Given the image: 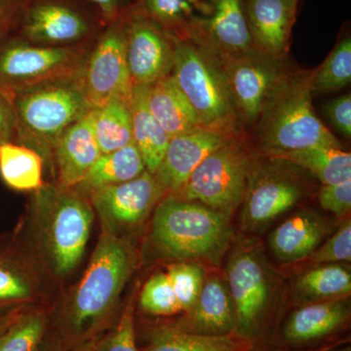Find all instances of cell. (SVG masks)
Here are the masks:
<instances>
[{"mask_svg": "<svg viewBox=\"0 0 351 351\" xmlns=\"http://www.w3.org/2000/svg\"><path fill=\"white\" fill-rule=\"evenodd\" d=\"M177 326L195 334L230 336L235 330V314L228 285L218 277L205 280L195 306Z\"/></svg>", "mask_w": 351, "mask_h": 351, "instance_id": "obj_18", "label": "cell"}, {"mask_svg": "<svg viewBox=\"0 0 351 351\" xmlns=\"http://www.w3.org/2000/svg\"><path fill=\"white\" fill-rule=\"evenodd\" d=\"M43 156L31 147L15 142L0 144V176L9 188L20 191L43 188Z\"/></svg>", "mask_w": 351, "mask_h": 351, "instance_id": "obj_27", "label": "cell"}, {"mask_svg": "<svg viewBox=\"0 0 351 351\" xmlns=\"http://www.w3.org/2000/svg\"><path fill=\"white\" fill-rule=\"evenodd\" d=\"M145 171L140 152L132 142L117 151L101 154L82 182L73 189L83 195H90L99 189L132 181Z\"/></svg>", "mask_w": 351, "mask_h": 351, "instance_id": "obj_25", "label": "cell"}, {"mask_svg": "<svg viewBox=\"0 0 351 351\" xmlns=\"http://www.w3.org/2000/svg\"><path fill=\"white\" fill-rule=\"evenodd\" d=\"M311 73L281 80L265 108L262 141L269 151H300L341 145L314 113Z\"/></svg>", "mask_w": 351, "mask_h": 351, "instance_id": "obj_5", "label": "cell"}, {"mask_svg": "<svg viewBox=\"0 0 351 351\" xmlns=\"http://www.w3.org/2000/svg\"><path fill=\"white\" fill-rule=\"evenodd\" d=\"M145 17L157 25L189 34L213 10L204 0H144Z\"/></svg>", "mask_w": 351, "mask_h": 351, "instance_id": "obj_29", "label": "cell"}, {"mask_svg": "<svg viewBox=\"0 0 351 351\" xmlns=\"http://www.w3.org/2000/svg\"><path fill=\"white\" fill-rule=\"evenodd\" d=\"M36 191L34 217L39 248L51 271L64 278L84 255L93 223V206L75 189L44 184Z\"/></svg>", "mask_w": 351, "mask_h": 351, "instance_id": "obj_3", "label": "cell"}, {"mask_svg": "<svg viewBox=\"0 0 351 351\" xmlns=\"http://www.w3.org/2000/svg\"><path fill=\"white\" fill-rule=\"evenodd\" d=\"M141 351H239V345L230 336H206L166 325L156 329Z\"/></svg>", "mask_w": 351, "mask_h": 351, "instance_id": "obj_32", "label": "cell"}, {"mask_svg": "<svg viewBox=\"0 0 351 351\" xmlns=\"http://www.w3.org/2000/svg\"><path fill=\"white\" fill-rule=\"evenodd\" d=\"M269 156L311 171L323 184L351 180V156L339 147H318L300 151H269Z\"/></svg>", "mask_w": 351, "mask_h": 351, "instance_id": "obj_26", "label": "cell"}, {"mask_svg": "<svg viewBox=\"0 0 351 351\" xmlns=\"http://www.w3.org/2000/svg\"><path fill=\"white\" fill-rule=\"evenodd\" d=\"M23 306L15 308L0 309V337L12 325L23 311Z\"/></svg>", "mask_w": 351, "mask_h": 351, "instance_id": "obj_43", "label": "cell"}, {"mask_svg": "<svg viewBox=\"0 0 351 351\" xmlns=\"http://www.w3.org/2000/svg\"><path fill=\"white\" fill-rule=\"evenodd\" d=\"M36 283L29 267L10 250L0 249V309L34 301Z\"/></svg>", "mask_w": 351, "mask_h": 351, "instance_id": "obj_31", "label": "cell"}, {"mask_svg": "<svg viewBox=\"0 0 351 351\" xmlns=\"http://www.w3.org/2000/svg\"><path fill=\"white\" fill-rule=\"evenodd\" d=\"M136 255L125 239L101 232L86 271L64 309L58 327L59 339L69 350L101 339L114 326L113 313L135 269Z\"/></svg>", "mask_w": 351, "mask_h": 351, "instance_id": "obj_1", "label": "cell"}, {"mask_svg": "<svg viewBox=\"0 0 351 351\" xmlns=\"http://www.w3.org/2000/svg\"><path fill=\"white\" fill-rule=\"evenodd\" d=\"M248 180V157L228 142L198 165L176 196L230 217L243 201Z\"/></svg>", "mask_w": 351, "mask_h": 351, "instance_id": "obj_8", "label": "cell"}, {"mask_svg": "<svg viewBox=\"0 0 351 351\" xmlns=\"http://www.w3.org/2000/svg\"><path fill=\"white\" fill-rule=\"evenodd\" d=\"M99 6L101 14L108 20H114L119 12V0H90Z\"/></svg>", "mask_w": 351, "mask_h": 351, "instance_id": "obj_44", "label": "cell"}, {"mask_svg": "<svg viewBox=\"0 0 351 351\" xmlns=\"http://www.w3.org/2000/svg\"><path fill=\"white\" fill-rule=\"evenodd\" d=\"M336 351H350V348H343V350H336Z\"/></svg>", "mask_w": 351, "mask_h": 351, "instance_id": "obj_47", "label": "cell"}, {"mask_svg": "<svg viewBox=\"0 0 351 351\" xmlns=\"http://www.w3.org/2000/svg\"><path fill=\"white\" fill-rule=\"evenodd\" d=\"M191 34L206 38L225 52L246 54L255 48L247 24L243 0H213V10Z\"/></svg>", "mask_w": 351, "mask_h": 351, "instance_id": "obj_21", "label": "cell"}, {"mask_svg": "<svg viewBox=\"0 0 351 351\" xmlns=\"http://www.w3.org/2000/svg\"><path fill=\"white\" fill-rule=\"evenodd\" d=\"M321 207L341 217L351 208V180L336 184H323L318 195Z\"/></svg>", "mask_w": 351, "mask_h": 351, "instance_id": "obj_39", "label": "cell"}, {"mask_svg": "<svg viewBox=\"0 0 351 351\" xmlns=\"http://www.w3.org/2000/svg\"><path fill=\"white\" fill-rule=\"evenodd\" d=\"M228 143L223 132L207 128L171 138L162 162L154 174L164 193L177 195L198 165Z\"/></svg>", "mask_w": 351, "mask_h": 351, "instance_id": "obj_14", "label": "cell"}, {"mask_svg": "<svg viewBox=\"0 0 351 351\" xmlns=\"http://www.w3.org/2000/svg\"><path fill=\"white\" fill-rule=\"evenodd\" d=\"M83 75L14 94L15 141L52 161L59 138L91 112Z\"/></svg>", "mask_w": 351, "mask_h": 351, "instance_id": "obj_4", "label": "cell"}, {"mask_svg": "<svg viewBox=\"0 0 351 351\" xmlns=\"http://www.w3.org/2000/svg\"><path fill=\"white\" fill-rule=\"evenodd\" d=\"M302 189L297 182L281 176H265L247 186L242 223L247 230H258L297 204Z\"/></svg>", "mask_w": 351, "mask_h": 351, "instance_id": "obj_17", "label": "cell"}, {"mask_svg": "<svg viewBox=\"0 0 351 351\" xmlns=\"http://www.w3.org/2000/svg\"><path fill=\"white\" fill-rule=\"evenodd\" d=\"M126 58L133 86H149L169 75L174 47L158 25L137 16L126 27Z\"/></svg>", "mask_w": 351, "mask_h": 351, "instance_id": "obj_12", "label": "cell"}, {"mask_svg": "<svg viewBox=\"0 0 351 351\" xmlns=\"http://www.w3.org/2000/svg\"><path fill=\"white\" fill-rule=\"evenodd\" d=\"M83 86L92 110L113 99L130 98L132 83L126 58V27L113 25L88 55Z\"/></svg>", "mask_w": 351, "mask_h": 351, "instance_id": "obj_10", "label": "cell"}, {"mask_svg": "<svg viewBox=\"0 0 351 351\" xmlns=\"http://www.w3.org/2000/svg\"><path fill=\"white\" fill-rule=\"evenodd\" d=\"M101 339V338L95 339V341H90V343H85V345L66 351H100Z\"/></svg>", "mask_w": 351, "mask_h": 351, "instance_id": "obj_46", "label": "cell"}, {"mask_svg": "<svg viewBox=\"0 0 351 351\" xmlns=\"http://www.w3.org/2000/svg\"><path fill=\"white\" fill-rule=\"evenodd\" d=\"M299 1L247 0L245 2V15L255 47L272 57L281 56L286 52Z\"/></svg>", "mask_w": 351, "mask_h": 351, "instance_id": "obj_16", "label": "cell"}, {"mask_svg": "<svg viewBox=\"0 0 351 351\" xmlns=\"http://www.w3.org/2000/svg\"><path fill=\"white\" fill-rule=\"evenodd\" d=\"M88 29L82 16L56 3H40L32 7L23 24L25 41L53 46L80 40Z\"/></svg>", "mask_w": 351, "mask_h": 351, "instance_id": "obj_19", "label": "cell"}, {"mask_svg": "<svg viewBox=\"0 0 351 351\" xmlns=\"http://www.w3.org/2000/svg\"><path fill=\"white\" fill-rule=\"evenodd\" d=\"M25 3V0H0V40L11 31Z\"/></svg>", "mask_w": 351, "mask_h": 351, "instance_id": "obj_42", "label": "cell"}, {"mask_svg": "<svg viewBox=\"0 0 351 351\" xmlns=\"http://www.w3.org/2000/svg\"><path fill=\"white\" fill-rule=\"evenodd\" d=\"M49 320L43 311H23L0 337V351H39L47 336Z\"/></svg>", "mask_w": 351, "mask_h": 351, "instance_id": "obj_34", "label": "cell"}, {"mask_svg": "<svg viewBox=\"0 0 351 351\" xmlns=\"http://www.w3.org/2000/svg\"><path fill=\"white\" fill-rule=\"evenodd\" d=\"M167 276L177 298L180 311L189 313L195 306L204 283V269L197 263H176L168 267Z\"/></svg>", "mask_w": 351, "mask_h": 351, "instance_id": "obj_35", "label": "cell"}, {"mask_svg": "<svg viewBox=\"0 0 351 351\" xmlns=\"http://www.w3.org/2000/svg\"><path fill=\"white\" fill-rule=\"evenodd\" d=\"M88 55L82 47L36 46L0 40V88L13 95L83 75Z\"/></svg>", "mask_w": 351, "mask_h": 351, "instance_id": "obj_7", "label": "cell"}, {"mask_svg": "<svg viewBox=\"0 0 351 351\" xmlns=\"http://www.w3.org/2000/svg\"><path fill=\"white\" fill-rule=\"evenodd\" d=\"M100 351H141L136 343L135 320L131 304L124 309L112 331L101 338Z\"/></svg>", "mask_w": 351, "mask_h": 351, "instance_id": "obj_38", "label": "cell"}, {"mask_svg": "<svg viewBox=\"0 0 351 351\" xmlns=\"http://www.w3.org/2000/svg\"><path fill=\"white\" fill-rule=\"evenodd\" d=\"M101 154L94 135L92 110L69 127L55 145L52 162L56 166L58 188L75 189Z\"/></svg>", "mask_w": 351, "mask_h": 351, "instance_id": "obj_15", "label": "cell"}, {"mask_svg": "<svg viewBox=\"0 0 351 351\" xmlns=\"http://www.w3.org/2000/svg\"><path fill=\"white\" fill-rule=\"evenodd\" d=\"M173 78L204 128L223 132L234 117L230 87L223 69L188 38L176 40Z\"/></svg>", "mask_w": 351, "mask_h": 351, "instance_id": "obj_6", "label": "cell"}, {"mask_svg": "<svg viewBox=\"0 0 351 351\" xmlns=\"http://www.w3.org/2000/svg\"><path fill=\"white\" fill-rule=\"evenodd\" d=\"M350 304L346 298L306 304L291 314L283 336L291 343H306L329 336L350 318Z\"/></svg>", "mask_w": 351, "mask_h": 351, "instance_id": "obj_20", "label": "cell"}, {"mask_svg": "<svg viewBox=\"0 0 351 351\" xmlns=\"http://www.w3.org/2000/svg\"><path fill=\"white\" fill-rule=\"evenodd\" d=\"M228 218L200 203L170 195L154 210L152 242L166 258L218 263L232 237Z\"/></svg>", "mask_w": 351, "mask_h": 351, "instance_id": "obj_2", "label": "cell"}, {"mask_svg": "<svg viewBox=\"0 0 351 351\" xmlns=\"http://www.w3.org/2000/svg\"><path fill=\"white\" fill-rule=\"evenodd\" d=\"M294 292L306 304L346 298L351 292L350 269L339 263L316 265L298 278Z\"/></svg>", "mask_w": 351, "mask_h": 351, "instance_id": "obj_28", "label": "cell"}, {"mask_svg": "<svg viewBox=\"0 0 351 351\" xmlns=\"http://www.w3.org/2000/svg\"><path fill=\"white\" fill-rule=\"evenodd\" d=\"M313 265L350 262L351 260V223L346 221L322 246L309 256Z\"/></svg>", "mask_w": 351, "mask_h": 351, "instance_id": "obj_37", "label": "cell"}, {"mask_svg": "<svg viewBox=\"0 0 351 351\" xmlns=\"http://www.w3.org/2000/svg\"><path fill=\"white\" fill-rule=\"evenodd\" d=\"M129 108L134 144L140 152L145 170L154 175L162 162L170 137L149 112L145 86L132 88Z\"/></svg>", "mask_w": 351, "mask_h": 351, "instance_id": "obj_24", "label": "cell"}, {"mask_svg": "<svg viewBox=\"0 0 351 351\" xmlns=\"http://www.w3.org/2000/svg\"><path fill=\"white\" fill-rule=\"evenodd\" d=\"M140 306L154 316H170L181 311L167 274L160 272L147 281L141 293Z\"/></svg>", "mask_w": 351, "mask_h": 351, "instance_id": "obj_36", "label": "cell"}, {"mask_svg": "<svg viewBox=\"0 0 351 351\" xmlns=\"http://www.w3.org/2000/svg\"><path fill=\"white\" fill-rule=\"evenodd\" d=\"M351 80V38L346 36L335 46L320 68L311 73V94H326L348 86Z\"/></svg>", "mask_w": 351, "mask_h": 351, "instance_id": "obj_33", "label": "cell"}, {"mask_svg": "<svg viewBox=\"0 0 351 351\" xmlns=\"http://www.w3.org/2000/svg\"><path fill=\"white\" fill-rule=\"evenodd\" d=\"M14 95L0 88V144L15 141Z\"/></svg>", "mask_w": 351, "mask_h": 351, "instance_id": "obj_41", "label": "cell"}, {"mask_svg": "<svg viewBox=\"0 0 351 351\" xmlns=\"http://www.w3.org/2000/svg\"><path fill=\"white\" fill-rule=\"evenodd\" d=\"M328 225L319 215L300 212L277 226L269 237V245L279 261L291 263L308 258L324 239Z\"/></svg>", "mask_w": 351, "mask_h": 351, "instance_id": "obj_22", "label": "cell"}, {"mask_svg": "<svg viewBox=\"0 0 351 351\" xmlns=\"http://www.w3.org/2000/svg\"><path fill=\"white\" fill-rule=\"evenodd\" d=\"M325 112L335 128L346 138L351 137V96L338 97L327 104Z\"/></svg>", "mask_w": 351, "mask_h": 351, "instance_id": "obj_40", "label": "cell"}, {"mask_svg": "<svg viewBox=\"0 0 351 351\" xmlns=\"http://www.w3.org/2000/svg\"><path fill=\"white\" fill-rule=\"evenodd\" d=\"M39 351H66L59 339L55 338L44 341L43 346Z\"/></svg>", "mask_w": 351, "mask_h": 351, "instance_id": "obj_45", "label": "cell"}, {"mask_svg": "<svg viewBox=\"0 0 351 351\" xmlns=\"http://www.w3.org/2000/svg\"><path fill=\"white\" fill-rule=\"evenodd\" d=\"M147 108L170 138L204 128L172 75L145 86Z\"/></svg>", "mask_w": 351, "mask_h": 351, "instance_id": "obj_23", "label": "cell"}, {"mask_svg": "<svg viewBox=\"0 0 351 351\" xmlns=\"http://www.w3.org/2000/svg\"><path fill=\"white\" fill-rule=\"evenodd\" d=\"M226 277L234 307V331L252 338L260 331L274 293L269 267L260 249L245 246L234 252L226 267Z\"/></svg>", "mask_w": 351, "mask_h": 351, "instance_id": "obj_9", "label": "cell"}, {"mask_svg": "<svg viewBox=\"0 0 351 351\" xmlns=\"http://www.w3.org/2000/svg\"><path fill=\"white\" fill-rule=\"evenodd\" d=\"M163 195L154 175L145 170L132 181L97 189L89 195L103 232L124 239L123 233L143 223Z\"/></svg>", "mask_w": 351, "mask_h": 351, "instance_id": "obj_11", "label": "cell"}, {"mask_svg": "<svg viewBox=\"0 0 351 351\" xmlns=\"http://www.w3.org/2000/svg\"><path fill=\"white\" fill-rule=\"evenodd\" d=\"M234 107L247 121H255L283 80L276 64L258 58L239 57L223 71Z\"/></svg>", "mask_w": 351, "mask_h": 351, "instance_id": "obj_13", "label": "cell"}, {"mask_svg": "<svg viewBox=\"0 0 351 351\" xmlns=\"http://www.w3.org/2000/svg\"><path fill=\"white\" fill-rule=\"evenodd\" d=\"M93 130L101 154L121 149L133 142L129 100L113 99L93 110Z\"/></svg>", "mask_w": 351, "mask_h": 351, "instance_id": "obj_30", "label": "cell"}]
</instances>
